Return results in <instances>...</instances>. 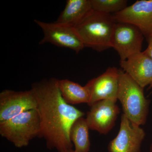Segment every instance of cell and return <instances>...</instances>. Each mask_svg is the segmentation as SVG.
I'll return each mask as SVG.
<instances>
[{"instance_id": "obj_17", "label": "cell", "mask_w": 152, "mask_h": 152, "mask_svg": "<svg viewBox=\"0 0 152 152\" xmlns=\"http://www.w3.org/2000/svg\"><path fill=\"white\" fill-rule=\"evenodd\" d=\"M147 41L148 45L147 48L143 52L152 60V37Z\"/></svg>"}, {"instance_id": "obj_2", "label": "cell", "mask_w": 152, "mask_h": 152, "mask_svg": "<svg viewBox=\"0 0 152 152\" xmlns=\"http://www.w3.org/2000/svg\"><path fill=\"white\" fill-rule=\"evenodd\" d=\"M116 23L111 14L92 10L74 28L85 48L101 52L112 48V37Z\"/></svg>"}, {"instance_id": "obj_14", "label": "cell", "mask_w": 152, "mask_h": 152, "mask_svg": "<svg viewBox=\"0 0 152 152\" xmlns=\"http://www.w3.org/2000/svg\"><path fill=\"white\" fill-rule=\"evenodd\" d=\"M58 87L63 99L70 105L90 102V90L86 85L81 86L68 79L58 80Z\"/></svg>"}, {"instance_id": "obj_8", "label": "cell", "mask_w": 152, "mask_h": 152, "mask_svg": "<svg viewBox=\"0 0 152 152\" xmlns=\"http://www.w3.org/2000/svg\"><path fill=\"white\" fill-rule=\"evenodd\" d=\"M113 15L116 23H128L138 28L147 41L152 37V0L137 1Z\"/></svg>"}, {"instance_id": "obj_5", "label": "cell", "mask_w": 152, "mask_h": 152, "mask_svg": "<svg viewBox=\"0 0 152 152\" xmlns=\"http://www.w3.org/2000/svg\"><path fill=\"white\" fill-rule=\"evenodd\" d=\"M43 33L40 45L50 43L56 46L71 49L78 53L85 48L74 27L56 23L34 20Z\"/></svg>"}, {"instance_id": "obj_16", "label": "cell", "mask_w": 152, "mask_h": 152, "mask_svg": "<svg viewBox=\"0 0 152 152\" xmlns=\"http://www.w3.org/2000/svg\"><path fill=\"white\" fill-rule=\"evenodd\" d=\"M93 10L111 14L121 12L127 7L126 0H91Z\"/></svg>"}, {"instance_id": "obj_20", "label": "cell", "mask_w": 152, "mask_h": 152, "mask_svg": "<svg viewBox=\"0 0 152 152\" xmlns=\"http://www.w3.org/2000/svg\"><path fill=\"white\" fill-rule=\"evenodd\" d=\"M152 88V82L151 83V84L149 86V88Z\"/></svg>"}, {"instance_id": "obj_11", "label": "cell", "mask_w": 152, "mask_h": 152, "mask_svg": "<svg viewBox=\"0 0 152 152\" xmlns=\"http://www.w3.org/2000/svg\"><path fill=\"white\" fill-rule=\"evenodd\" d=\"M119 76V69L112 67L100 75L89 81L86 85L90 90L91 98L88 105L91 107L98 101L107 99L118 100Z\"/></svg>"}, {"instance_id": "obj_15", "label": "cell", "mask_w": 152, "mask_h": 152, "mask_svg": "<svg viewBox=\"0 0 152 152\" xmlns=\"http://www.w3.org/2000/svg\"><path fill=\"white\" fill-rule=\"evenodd\" d=\"M88 125L86 118L80 117L75 122L70 131V138L76 152H88L91 148Z\"/></svg>"}, {"instance_id": "obj_9", "label": "cell", "mask_w": 152, "mask_h": 152, "mask_svg": "<svg viewBox=\"0 0 152 152\" xmlns=\"http://www.w3.org/2000/svg\"><path fill=\"white\" fill-rule=\"evenodd\" d=\"M117 100L107 99L98 101L91 106L86 119L90 129L107 134L113 128L120 113Z\"/></svg>"}, {"instance_id": "obj_6", "label": "cell", "mask_w": 152, "mask_h": 152, "mask_svg": "<svg viewBox=\"0 0 152 152\" xmlns=\"http://www.w3.org/2000/svg\"><path fill=\"white\" fill-rule=\"evenodd\" d=\"M144 36L138 28L128 23H116L111 39L112 48L119 55L121 61L141 52Z\"/></svg>"}, {"instance_id": "obj_1", "label": "cell", "mask_w": 152, "mask_h": 152, "mask_svg": "<svg viewBox=\"0 0 152 152\" xmlns=\"http://www.w3.org/2000/svg\"><path fill=\"white\" fill-rule=\"evenodd\" d=\"M31 89L37 101V110L40 119V137L47 146L59 152L72 149L70 131L73 123L85 113L69 104L63 99L58 80L45 79L34 83Z\"/></svg>"}, {"instance_id": "obj_12", "label": "cell", "mask_w": 152, "mask_h": 152, "mask_svg": "<svg viewBox=\"0 0 152 152\" xmlns=\"http://www.w3.org/2000/svg\"><path fill=\"white\" fill-rule=\"evenodd\" d=\"M120 65L125 72L143 88L151 83L152 60L143 52L120 61Z\"/></svg>"}, {"instance_id": "obj_10", "label": "cell", "mask_w": 152, "mask_h": 152, "mask_svg": "<svg viewBox=\"0 0 152 152\" xmlns=\"http://www.w3.org/2000/svg\"><path fill=\"white\" fill-rule=\"evenodd\" d=\"M116 137L110 142L109 152H140L142 142L145 133L143 129L131 122L124 114Z\"/></svg>"}, {"instance_id": "obj_18", "label": "cell", "mask_w": 152, "mask_h": 152, "mask_svg": "<svg viewBox=\"0 0 152 152\" xmlns=\"http://www.w3.org/2000/svg\"><path fill=\"white\" fill-rule=\"evenodd\" d=\"M62 152H76L75 151V150H73L72 149H69L66 150V151H64Z\"/></svg>"}, {"instance_id": "obj_3", "label": "cell", "mask_w": 152, "mask_h": 152, "mask_svg": "<svg viewBox=\"0 0 152 152\" xmlns=\"http://www.w3.org/2000/svg\"><path fill=\"white\" fill-rule=\"evenodd\" d=\"M120 76L117 99L122 106L125 115L133 124L139 126L146 122L150 101L145 97L144 88L122 69Z\"/></svg>"}, {"instance_id": "obj_19", "label": "cell", "mask_w": 152, "mask_h": 152, "mask_svg": "<svg viewBox=\"0 0 152 152\" xmlns=\"http://www.w3.org/2000/svg\"><path fill=\"white\" fill-rule=\"evenodd\" d=\"M149 152H152V143L150 146Z\"/></svg>"}, {"instance_id": "obj_7", "label": "cell", "mask_w": 152, "mask_h": 152, "mask_svg": "<svg viewBox=\"0 0 152 152\" xmlns=\"http://www.w3.org/2000/svg\"><path fill=\"white\" fill-rule=\"evenodd\" d=\"M37 101L32 90L5 89L0 93V122L11 119L23 113L36 110Z\"/></svg>"}, {"instance_id": "obj_4", "label": "cell", "mask_w": 152, "mask_h": 152, "mask_svg": "<svg viewBox=\"0 0 152 152\" xmlns=\"http://www.w3.org/2000/svg\"><path fill=\"white\" fill-rule=\"evenodd\" d=\"M41 132L40 119L37 109L0 122V135L17 148L27 146L33 139L40 137Z\"/></svg>"}, {"instance_id": "obj_13", "label": "cell", "mask_w": 152, "mask_h": 152, "mask_svg": "<svg viewBox=\"0 0 152 152\" xmlns=\"http://www.w3.org/2000/svg\"><path fill=\"white\" fill-rule=\"evenodd\" d=\"M92 10L91 0H67L56 22L75 27Z\"/></svg>"}]
</instances>
